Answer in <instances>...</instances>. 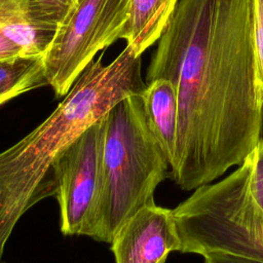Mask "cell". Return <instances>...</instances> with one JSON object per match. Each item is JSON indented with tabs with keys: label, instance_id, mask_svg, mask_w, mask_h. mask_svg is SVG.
I'll list each match as a JSON object with an SVG mask.
<instances>
[{
	"label": "cell",
	"instance_id": "cell-3",
	"mask_svg": "<svg viewBox=\"0 0 263 263\" xmlns=\"http://www.w3.org/2000/svg\"><path fill=\"white\" fill-rule=\"evenodd\" d=\"M141 93L124 98L103 117L99 193L86 233L98 241L111 243L136 212L154 202L170 168L148 125Z\"/></svg>",
	"mask_w": 263,
	"mask_h": 263
},
{
	"label": "cell",
	"instance_id": "cell-11",
	"mask_svg": "<svg viewBox=\"0 0 263 263\" xmlns=\"http://www.w3.org/2000/svg\"><path fill=\"white\" fill-rule=\"evenodd\" d=\"M0 30L28 54H44L51 39L35 30L18 0H0Z\"/></svg>",
	"mask_w": 263,
	"mask_h": 263
},
{
	"label": "cell",
	"instance_id": "cell-9",
	"mask_svg": "<svg viewBox=\"0 0 263 263\" xmlns=\"http://www.w3.org/2000/svg\"><path fill=\"white\" fill-rule=\"evenodd\" d=\"M179 0H129L121 39L139 57L159 40Z\"/></svg>",
	"mask_w": 263,
	"mask_h": 263
},
{
	"label": "cell",
	"instance_id": "cell-13",
	"mask_svg": "<svg viewBox=\"0 0 263 263\" xmlns=\"http://www.w3.org/2000/svg\"><path fill=\"white\" fill-rule=\"evenodd\" d=\"M246 168V190L249 200L263 219V138L242 161Z\"/></svg>",
	"mask_w": 263,
	"mask_h": 263
},
{
	"label": "cell",
	"instance_id": "cell-2",
	"mask_svg": "<svg viewBox=\"0 0 263 263\" xmlns=\"http://www.w3.org/2000/svg\"><path fill=\"white\" fill-rule=\"evenodd\" d=\"M102 58L89 63L44 121L0 152V261L23 215L54 195L52 167L60 154L114 105L146 88L141 57L129 45L108 65Z\"/></svg>",
	"mask_w": 263,
	"mask_h": 263
},
{
	"label": "cell",
	"instance_id": "cell-5",
	"mask_svg": "<svg viewBox=\"0 0 263 263\" xmlns=\"http://www.w3.org/2000/svg\"><path fill=\"white\" fill-rule=\"evenodd\" d=\"M129 0H77L44 53L45 77L65 97L95 55L121 39Z\"/></svg>",
	"mask_w": 263,
	"mask_h": 263
},
{
	"label": "cell",
	"instance_id": "cell-1",
	"mask_svg": "<svg viewBox=\"0 0 263 263\" xmlns=\"http://www.w3.org/2000/svg\"><path fill=\"white\" fill-rule=\"evenodd\" d=\"M159 78L178 97L175 183L195 190L240 165L263 126L254 0H179L145 82Z\"/></svg>",
	"mask_w": 263,
	"mask_h": 263
},
{
	"label": "cell",
	"instance_id": "cell-6",
	"mask_svg": "<svg viewBox=\"0 0 263 263\" xmlns=\"http://www.w3.org/2000/svg\"><path fill=\"white\" fill-rule=\"evenodd\" d=\"M103 117L67 147L53 163L54 196L64 235H86L91 221L100 185Z\"/></svg>",
	"mask_w": 263,
	"mask_h": 263
},
{
	"label": "cell",
	"instance_id": "cell-8",
	"mask_svg": "<svg viewBox=\"0 0 263 263\" xmlns=\"http://www.w3.org/2000/svg\"><path fill=\"white\" fill-rule=\"evenodd\" d=\"M141 95L148 125L171 165L178 133L176 87L166 79H154L146 83V88Z\"/></svg>",
	"mask_w": 263,
	"mask_h": 263
},
{
	"label": "cell",
	"instance_id": "cell-16",
	"mask_svg": "<svg viewBox=\"0 0 263 263\" xmlns=\"http://www.w3.org/2000/svg\"><path fill=\"white\" fill-rule=\"evenodd\" d=\"M202 257L203 263H263L226 253H209Z\"/></svg>",
	"mask_w": 263,
	"mask_h": 263
},
{
	"label": "cell",
	"instance_id": "cell-4",
	"mask_svg": "<svg viewBox=\"0 0 263 263\" xmlns=\"http://www.w3.org/2000/svg\"><path fill=\"white\" fill-rule=\"evenodd\" d=\"M173 215L181 253H226L263 262V219L249 200L243 163L221 181L196 188Z\"/></svg>",
	"mask_w": 263,
	"mask_h": 263
},
{
	"label": "cell",
	"instance_id": "cell-15",
	"mask_svg": "<svg viewBox=\"0 0 263 263\" xmlns=\"http://www.w3.org/2000/svg\"><path fill=\"white\" fill-rule=\"evenodd\" d=\"M23 54H28L24 47L10 39L3 31L0 30V60Z\"/></svg>",
	"mask_w": 263,
	"mask_h": 263
},
{
	"label": "cell",
	"instance_id": "cell-14",
	"mask_svg": "<svg viewBox=\"0 0 263 263\" xmlns=\"http://www.w3.org/2000/svg\"><path fill=\"white\" fill-rule=\"evenodd\" d=\"M254 45L263 93V0H254Z\"/></svg>",
	"mask_w": 263,
	"mask_h": 263
},
{
	"label": "cell",
	"instance_id": "cell-12",
	"mask_svg": "<svg viewBox=\"0 0 263 263\" xmlns=\"http://www.w3.org/2000/svg\"><path fill=\"white\" fill-rule=\"evenodd\" d=\"M32 27L52 40L55 31L77 0H18Z\"/></svg>",
	"mask_w": 263,
	"mask_h": 263
},
{
	"label": "cell",
	"instance_id": "cell-17",
	"mask_svg": "<svg viewBox=\"0 0 263 263\" xmlns=\"http://www.w3.org/2000/svg\"><path fill=\"white\" fill-rule=\"evenodd\" d=\"M0 263H5V262H3V261H2V260H1V261H0Z\"/></svg>",
	"mask_w": 263,
	"mask_h": 263
},
{
	"label": "cell",
	"instance_id": "cell-10",
	"mask_svg": "<svg viewBox=\"0 0 263 263\" xmlns=\"http://www.w3.org/2000/svg\"><path fill=\"white\" fill-rule=\"evenodd\" d=\"M44 85H48L44 54H23L0 60V106Z\"/></svg>",
	"mask_w": 263,
	"mask_h": 263
},
{
	"label": "cell",
	"instance_id": "cell-7",
	"mask_svg": "<svg viewBox=\"0 0 263 263\" xmlns=\"http://www.w3.org/2000/svg\"><path fill=\"white\" fill-rule=\"evenodd\" d=\"M111 250L115 263H164L181 250L173 210L155 202L141 208L120 227Z\"/></svg>",
	"mask_w": 263,
	"mask_h": 263
}]
</instances>
